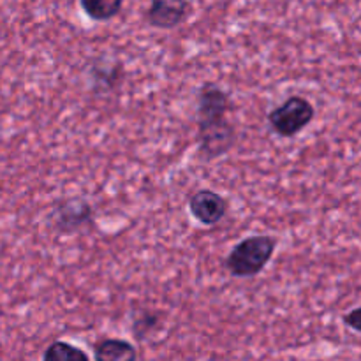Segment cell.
Segmentation results:
<instances>
[{"label":"cell","instance_id":"1","mask_svg":"<svg viewBox=\"0 0 361 361\" xmlns=\"http://www.w3.org/2000/svg\"><path fill=\"white\" fill-rule=\"evenodd\" d=\"M277 240L270 235L247 236L236 243L226 257V268L236 279H250L259 275L274 257Z\"/></svg>","mask_w":361,"mask_h":361},{"label":"cell","instance_id":"2","mask_svg":"<svg viewBox=\"0 0 361 361\" xmlns=\"http://www.w3.org/2000/svg\"><path fill=\"white\" fill-rule=\"evenodd\" d=\"M314 116H316V108L309 99L302 95H291L281 106L271 109L268 115V123L277 136L295 137L310 126Z\"/></svg>","mask_w":361,"mask_h":361},{"label":"cell","instance_id":"3","mask_svg":"<svg viewBox=\"0 0 361 361\" xmlns=\"http://www.w3.org/2000/svg\"><path fill=\"white\" fill-rule=\"evenodd\" d=\"M236 143V129L228 118L197 123V152L203 161H215Z\"/></svg>","mask_w":361,"mask_h":361},{"label":"cell","instance_id":"4","mask_svg":"<svg viewBox=\"0 0 361 361\" xmlns=\"http://www.w3.org/2000/svg\"><path fill=\"white\" fill-rule=\"evenodd\" d=\"M51 226L62 235H74L94 222V207L83 197H71L55 204L51 212Z\"/></svg>","mask_w":361,"mask_h":361},{"label":"cell","instance_id":"5","mask_svg":"<svg viewBox=\"0 0 361 361\" xmlns=\"http://www.w3.org/2000/svg\"><path fill=\"white\" fill-rule=\"evenodd\" d=\"M190 11L192 7L189 0H150L145 20L150 27L159 30H173L185 23Z\"/></svg>","mask_w":361,"mask_h":361},{"label":"cell","instance_id":"6","mask_svg":"<svg viewBox=\"0 0 361 361\" xmlns=\"http://www.w3.org/2000/svg\"><path fill=\"white\" fill-rule=\"evenodd\" d=\"M189 212L200 224L217 226L228 214V201L215 190L201 189L189 197Z\"/></svg>","mask_w":361,"mask_h":361},{"label":"cell","instance_id":"7","mask_svg":"<svg viewBox=\"0 0 361 361\" xmlns=\"http://www.w3.org/2000/svg\"><path fill=\"white\" fill-rule=\"evenodd\" d=\"M231 97L215 83H204L197 92V123L228 118Z\"/></svg>","mask_w":361,"mask_h":361},{"label":"cell","instance_id":"8","mask_svg":"<svg viewBox=\"0 0 361 361\" xmlns=\"http://www.w3.org/2000/svg\"><path fill=\"white\" fill-rule=\"evenodd\" d=\"M94 358L97 361H133L137 351L130 342L122 338H104L94 348Z\"/></svg>","mask_w":361,"mask_h":361},{"label":"cell","instance_id":"9","mask_svg":"<svg viewBox=\"0 0 361 361\" xmlns=\"http://www.w3.org/2000/svg\"><path fill=\"white\" fill-rule=\"evenodd\" d=\"M80 6L92 21L102 23L118 16L123 0H80Z\"/></svg>","mask_w":361,"mask_h":361},{"label":"cell","instance_id":"10","mask_svg":"<svg viewBox=\"0 0 361 361\" xmlns=\"http://www.w3.org/2000/svg\"><path fill=\"white\" fill-rule=\"evenodd\" d=\"M44 361H87L90 360V355L76 345L69 344L66 341H55L46 348L42 353Z\"/></svg>","mask_w":361,"mask_h":361},{"label":"cell","instance_id":"11","mask_svg":"<svg viewBox=\"0 0 361 361\" xmlns=\"http://www.w3.org/2000/svg\"><path fill=\"white\" fill-rule=\"evenodd\" d=\"M159 316L157 314L150 312V310H145V312H141L140 316L134 319L133 323V335L136 338H140V341H143L145 335L150 334V331H154L155 328L159 326Z\"/></svg>","mask_w":361,"mask_h":361},{"label":"cell","instance_id":"12","mask_svg":"<svg viewBox=\"0 0 361 361\" xmlns=\"http://www.w3.org/2000/svg\"><path fill=\"white\" fill-rule=\"evenodd\" d=\"M360 314H361V310H360V307H355V309L351 310V312L349 314H345L344 317H342V319H344V324L345 326H349L351 328L353 331H356V334H360L361 331V323H360Z\"/></svg>","mask_w":361,"mask_h":361}]
</instances>
